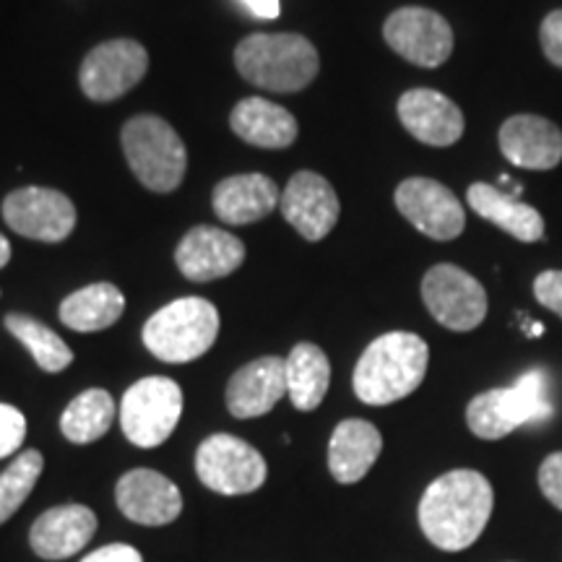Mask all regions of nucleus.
<instances>
[{
    "label": "nucleus",
    "instance_id": "obj_36",
    "mask_svg": "<svg viewBox=\"0 0 562 562\" xmlns=\"http://www.w3.org/2000/svg\"><path fill=\"white\" fill-rule=\"evenodd\" d=\"M11 261V243L0 235V269Z\"/></svg>",
    "mask_w": 562,
    "mask_h": 562
},
{
    "label": "nucleus",
    "instance_id": "obj_6",
    "mask_svg": "<svg viewBox=\"0 0 562 562\" xmlns=\"http://www.w3.org/2000/svg\"><path fill=\"white\" fill-rule=\"evenodd\" d=\"M125 159L144 188L170 193L186 178L188 151L178 131L157 115L131 117L121 133Z\"/></svg>",
    "mask_w": 562,
    "mask_h": 562
},
{
    "label": "nucleus",
    "instance_id": "obj_21",
    "mask_svg": "<svg viewBox=\"0 0 562 562\" xmlns=\"http://www.w3.org/2000/svg\"><path fill=\"white\" fill-rule=\"evenodd\" d=\"M383 451V438L372 422L344 419L336 425L328 442V469L341 484H355L375 467Z\"/></svg>",
    "mask_w": 562,
    "mask_h": 562
},
{
    "label": "nucleus",
    "instance_id": "obj_3",
    "mask_svg": "<svg viewBox=\"0 0 562 562\" xmlns=\"http://www.w3.org/2000/svg\"><path fill=\"white\" fill-rule=\"evenodd\" d=\"M235 66L252 87L266 91H302L321 70L315 45L302 34H250L235 50Z\"/></svg>",
    "mask_w": 562,
    "mask_h": 562
},
{
    "label": "nucleus",
    "instance_id": "obj_13",
    "mask_svg": "<svg viewBox=\"0 0 562 562\" xmlns=\"http://www.w3.org/2000/svg\"><path fill=\"white\" fill-rule=\"evenodd\" d=\"M3 220L21 237L60 243L76 227V206L66 193L32 186L5 195Z\"/></svg>",
    "mask_w": 562,
    "mask_h": 562
},
{
    "label": "nucleus",
    "instance_id": "obj_4",
    "mask_svg": "<svg viewBox=\"0 0 562 562\" xmlns=\"http://www.w3.org/2000/svg\"><path fill=\"white\" fill-rule=\"evenodd\" d=\"M220 313L203 297H180L146 321L144 344L161 362H193L214 347Z\"/></svg>",
    "mask_w": 562,
    "mask_h": 562
},
{
    "label": "nucleus",
    "instance_id": "obj_7",
    "mask_svg": "<svg viewBox=\"0 0 562 562\" xmlns=\"http://www.w3.org/2000/svg\"><path fill=\"white\" fill-rule=\"evenodd\" d=\"M182 417V389L172 378H140L121 402V427L133 446L157 448Z\"/></svg>",
    "mask_w": 562,
    "mask_h": 562
},
{
    "label": "nucleus",
    "instance_id": "obj_26",
    "mask_svg": "<svg viewBox=\"0 0 562 562\" xmlns=\"http://www.w3.org/2000/svg\"><path fill=\"white\" fill-rule=\"evenodd\" d=\"M125 311V297L115 284L97 281L83 290L68 294L60 302V321L79 334H94L117 323Z\"/></svg>",
    "mask_w": 562,
    "mask_h": 562
},
{
    "label": "nucleus",
    "instance_id": "obj_15",
    "mask_svg": "<svg viewBox=\"0 0 562 562\" xmlns=\"http://www.w3.org/2000/svg\"><path fill=\"white\" fill-rule=\"evenodd\" d=\"M117 508L125 518L140 526H167L182 513L178 484L154 469H133L117 480Z\"/></svg>",
    "mask_w": 562,
    "mask_h": 562
},
{
    "label": "nucleus",
    "instance_id": "obj_11",
    "mask_svg": "<svg viewBox=\"0 0 562 562\" xmlns=\"http://www.w3.org/2000/svg\"><path fill=\"white\" fill-rule=\"evenodd\" d=\"M389 47L419 68H438L453 53V30L438 11L406 5L393 11L383 24Z\"/></svg>",
    "mask_w": 562,
    "mask_h": 562
},
{
    "label": "nucleus",
    "instance_id": "obj_28",
    "mask_svg": "<svg viewBox=\"0 0 562 562\" xmlns=\"http://www.w3.org/2000/svg\"><path fill=\"white\" fill-rule=\"evenodd\" d=\"M5 328L30 349L34 362L45 372H60L74 362V351L68 349V344L53 328H47L45 323L34 321L32 315H5Z\"/></svg>",
    "mask_w": 562,
    "mask_h": 562
},
{
    "label": "nucleus",
    "instance_id": "obj_17",
    "mask_svg": "<svg viewBox=\"0 0 562 562\" xmlns=\"http://www.w3.org/2000/svg\"><path fill=\"white\" fill-rule=\"evenodd\" d=\"M175 261L186 279L214 281L240 269L245 261V245L240 237L203 224L182 237L175 250Z\"/></svg>",
    "mask_w": 562,
    "mask_h": 562
},
{
    "label": "nucleus",
    "instance_id": "obj_1",
    "mask_svg": "<svg viewBox=\"0 0 562 562\" xmlns=\"http://www.w3.org/2000/svg\"><path fill=\"white\" fill-rule=\"evenodd\" d=\"M495 492L484 474L456 469L435 480L419 501V526L442 552H461L482 537Z\"/></svg>",
    "mask_w": 562,
    "mask_h": 562
},
{
    "label": "nucleus",
    "instance_id": "obj_27",
    "mask_svg": "<svg viewBox=\"0 0 562 562\" xmlns=\"http://www.w3.org/2000/svg\"><path fill=\"white\" fill-rule=\"evenodd\" d=\"M115 422V402L104 389L79 393L60 417V432L76 446H87L108 435Z\"/></svg>",
    "mask_w": 562,
    "mask_h": 562
},
{
    "label": "nucleus",
    "instance_id": "obj_18",
    "mask_svg": "<svg viewBox=\"0 0 562 562\" xmlns=\"http://www.w3.org/2000/svg\"><path fill=\"white\" fill-rule=\"evenodd\" d=\"M503 157L524 170H554L562 161V131L550 117L513 115L497 133Z\"/></svg>",
    "mask_w": 562,
    "mask_h": 562
},
{
    "label": "nucleus",
    "instance_id": "obj_2",
    "mask_svg": "<svg viewBox=\"0 0 562 562\" xmlns=\"http://www.w3.org/2000/svg\"><path fill=\"white\" fill-rule=\"evenodd\" d=\"M427 364H430V349L422 336L391 331L378 336L362 351L351 385L362 404L389 406L419 389L427 375Z\"/></svg>",
    "mask_w": 562,
    "mask_h": 562
},
{
    "label": "nucleus",
    "instance_id": "obj_14",
    "mask_svg": "<svg viewBox=\"0 0 562 562\" xmlns=\"http://www.w3.org/2000/svg\"><path fill=\"white\" fill-rule=\"evenodd\" d=\"M281 214L294 229L305 237L307 243H321L323 237L331 235L341 214L339 195L334 186L323 175L302 170L292 175L281 193Z\"/></svg>",
    "mask_w": 562,
    "mask_h": 562
},
{
    "label": "nucleus",
    "instance_id": "obj_31",
    "mask_svg": "<svg viewBox=\"0 0 562 562\" xmlns=\"http://www.w3.org/2000/svg\"><path fill=\"white\" fill-rule=\"evenodd\" d=\"M533 297H537L539 305H544L547 311L562 318V271L550 269L539 273L533 279Z\"/></svg>",
    "mask_w": 562,
    "mask_h": 562
},
{
    "label": "nucleus",
    "instance_id": "obj_12",
    "mask_svg": "<svg viewBox=\"0 0 562 562\" xmlns=\"http://www.w3.org/2000/svg\"><path fill=\"white\" fill-rule=\"evenodd\" d=\"M396 209L430 240H456L467 227V211L451 188L432 178H409L396 188Z\"/></svg>",
    "mask_w": 562,
    "mask_h": 562
},
{
    "label": "nucleus",
    "instance_id": "obj_22",
    "mask_svg": "<svg viewBox=\"0 0 562 562\" xmlns=\"http://www.w3.org/2000/svg\"><path fill=\"white\" fill-rule=\"evenodd\" d=\"M281 191L266 175H232L214 188V211L227 224H252L279 206Z\"/></svg>",
    "mask_w": 562,
    "mask_h": 562
},
{
    "label": "nucleus",
    "instance_id": "obj_35",
    "mask_svg": "<svg viewBox=\"0 0 562 562\" xmlns=\"http://www.w3.org/2000/svg\"><path fill=\"white\" fill-rule=\"evenodd\" d=\"M240 3L250 11V16L263 19V21L279 19V11H281L279 0H240Z\"/></svg>",
    "mask_w": 562,
    "mask_h": 562
},
{
    "label": "nucleus",
    "instance_id": "obj_20",
    "mask_svg": "<svg viewBox=\"0 0 562 562\" xmlns=\"http://www.w3.org/2000/svg\"><path fill=\"white\" fill-rule=\"evenodd\" d=\"M97 526L94 510L87 505H58L34 521L30 544L42 560H66L91 542Z\"/></svg>",
    "mask_w": 562,
    "mask_h": 562
},
{
    "label": "nucleus",
    "instance_id": "obj_32",
    "mask_svg": "<svg viewBox=\"0 0 562 562\" xmlns=\"http://www.w3.org/2000/svg\"><path fill=\"white\" fill-rule=\"evenodd\" d=\"M539 487L554 508L562 510V451L550 453L539 467Z\"/></svg>",
    "mask_w": 562,
    "mask_h": 562
},
{
    "label": "nucleus",
    "instance_id": "obj_25",
    "mask_svg": "<svg viewBox=\"0 0 562 562\" xmlns=\"http://www.w3.org/2000/svg\"><path fill=\"white\" fill-rule=\"evenodd\" d=\"M286 370V396L292 398L294 409L313 412L326 398L331 385V362L326 351L311 341H302L284 360Z\"/></svg>",
    "mask_w": 562,
    "mask_h": 562
},
{
    "label": "nucleus",
    "instance_id": "obj_29",
    "mask_svg": "<svg viewBox=\"0 0 562 562\" xmlns=\"http://www.w3.org/2000/svg\"><path fill=\"white\" fill-rule=\"evenodd\" d=\"M45 459L40 451H24L3 474H0V524H5L24 505L30 492L37 484Z\"/></svg>",
    "mask_w": 562,
    "mask_h": 562
},
{
    "label": "nucleus",
    "instance_id": "obj_8",
    "mask_svg": "<svg viewBox=\"0 0 562 562\" xmlns=\"http://www.w3.org/2000/svg\"><path fill=\"white\" fill-rule=\"evenodd\" d=\"M195 474L209 490L220 495H248L263 487L269 467L250 442L235 435H211L195 453Z\"/></svg>",
    "mask_w": 562,
    "mask_h": 562
},
{
    "label": "nucleus",
    "instance_id": "obj_9",
    "mask_svg": "<svg viewBox=\"0 0 562 562\" xmlns=\"http://www.w3.org/2000/svg\"><path fill=\"white\" fill-rule=\"evenodd\" d=\"M422 300L448 331H474L487 318V292L472 273L453 263H438L422 279Z\"/></svg>",
    "mask_w": 562,
    "mask_h": 562
},
{
    "label": "nucleus",
    "instance_id": "obj_24",
    "mask_svg": "<svg viewBox=\"0 0 562 562\" xmlns=\"http://www.w3.org/2000/svg\"><path fill=\"white\" fill-rule=\"evenodd\" d=\"M229 125L245 144L261 146V149H286L297 138V121L292 112L263 97H248L237 102L229 115Z\"/></svg>",
    "mask_w": 562,
    "mask_h": 562
},
{
    "label": "nucleus",
    "instance_id": "obj_19",
    "mask_svg": "<svg viewBox=\"0 0 562 562\" xmlns=\"http://www.w3.org/2000/svg\"><path fill=\"white\" fill-rule=\"evenodd\" d=\"M286 393V370L281 357H261L235 372L227 383V409L237 419L269 414Z\"/></svg>",
    "mask_w": 562,
    "mask_h": 562
},
{
    "label": "nucleus",
    "instance_id": "obj_16",
    "mask_svg": "<svg viewBox=\"0 0 562 562\" xmlns=\"http://www.w3.org/2000/svg\"><path fill=\"white\" fill-rule=\"evenodd\" d=\"M396 112L409 136L427 146H438V149L459 144L463 128H467L459 104L435 89L404 91Z\"/></svg>",
    "mask_w": 562,
    "mask_h": 562
},
{
    "label": "nucleus",
    "instance_id": "obj_30",
    "mask_svg": "<svg viewBox=\"0 0 562 562\" xmlns=\"http://www.w3.org/2000/svg\"><path fill=\"white\" fill-rule=\"evenodd\" d=\"M26 438V419L16 406L0 404V459L16 453Z\"/></svg>",
    "mask_w": 562,
    "mask_h": 562
},
{
    "label": "nucleus",
    "instance_id": "obj_34",
    "mask_svg": "<svg viewBox=\"0 0 562 562\" xmlns=\"http://www.w3.org/2000/svg\"><path fill=\"white\" fill-rule=\"evenodd\" d=\"M81 562H144L140 552L131 544H108L100 547L97 552H91Z\"/></svg>",
    "mask_w": 562,
    "mask_h": 562
},
{
    "label": "nucleus",
    "instance_id": "obj_23",
    "mask_svg": "<svg viewBox=\"0 0 562 562\" xmlns=\"http://www.w3.org/2000/svg\"><path fill=\"white\" fill-rule=\"evenodd\" d=\"M469 206L480 214L484 222L495 224L510 237L521 243H537L544 237V220L529 203L518 201L513 193H505L490 182H474L467 193Z\"/></svg>",
    "mask_w": 562,
    "mask_h": 562
},
{
    "label": "nucleus",
    "instance_id": "obj_10",
    "mask_svg": "<svg viewBox=\"0 0 562 562\" xmlns=\"http://www.w3.org/2000/svg\"><path fill=\"white\" fill-rule=\"evenodd\" d=\"M149 53L136 40H110L97 45L81 63L79 83L91 102H112L140 83Z\"/></svg>",
    "mask_w": 562,
    "mask_h": 562
},
{
    "label": "nucleus",
    "instance_id": "obj_33",
    "mask_svg": "<svg viewBox=\"0 0 562 562\" xmlns=\"http://www.w3.org/2000/svg\"><path fill=\"white\" fill-rule=\"evenodd\" d=\"M539 42H542L544 58L554 68H562V9L547 13L542 30H539Z\"/></svg>",
    "mask_w": 562,
    "mask_h": 562
},
{
    "label": "nucleus",
    "instance_id": "obj_5",
    "mask_svg": "<svg viewBox=\"0 0 562 562\" xmlns=\"http://www.w3.org/2000/svg\"><path fill=\"white\" fill-rule=\"evenodd\" d=\"M552 417L550 383L542 370H531L508 389H492L467 406V425L476 438L503 440L513 430Z\"/></svg>",
    "mask_w": 562,
    "mask_h": 562
}]
</instances>
